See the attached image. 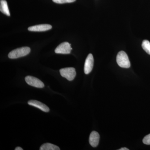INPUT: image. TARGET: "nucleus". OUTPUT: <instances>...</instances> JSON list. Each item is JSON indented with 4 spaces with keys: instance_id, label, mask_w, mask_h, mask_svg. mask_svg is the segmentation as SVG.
Listing matches in <instances>:
<instances>
[{
    "instance_id": "nucleus-1",
    "label": "nucleus",
    "mask_w": 150,
    "mask_h": 150,
    "mask_svg": "<svg viewBox=\"0 0 150 150\" xmlns=\"http://www.w3.org/2000/svg\"><path fill=\"white\" fill-rule=\"evenodd\" d=\"M30 49L28 47H23L18 48L11 51L8 55L9 59H16L23 57L29 54Z\"/></svg>"
},
{
    "instance_id": "nucleus-8",
    "label": "nucleus",
    "mask_w": 150,
    "mask_h": 150,
    "mask_svg": "<svg viewBox=\"0 0 150 150\" xmlns=\"http://www.w3.org/2000/svg\"><path fill=\"white\" fill-rule=\"evenodd\" d=\"M28 105L39 108L45 112H48L50 110L49 108L42 103L36 100H30L28 102Z\"/></svg>"
},
{
    "instance_id": "nucleus-9",
    "label": "nucleus",
    "mask_w": 150,
    "mask_h": 150,
    "mask_svg": "<svg viewBox=\"0 0 150 150\" xmlns=\"http://www.w3.org/2000/svg\"><path fill=\"white\" fill-rule=\"evenodd\" d=\"M99 139L100 136L98 133L96 131H93L90 135L89 142L92 146L96 147L99 144Z\"/></svg>"
},
{
    "instance_id": "nucleus-11",
    "label": "nucleus",
    "mask_w": 150,
    "mask_h": 150,
    "mask_svg": "<svg viewBox=\"0 0 150 150\" xmlns=\"http://www.w3.org/2000/svg\"><path fill=\"white\" fill-rule=\"evenodd\" d=\"M40 150H60L59 147L51 143H45L40 146Z\"/></svg>"
},
{
    "instance_id": "nucleus-12",
    "label": "nucleus",
    "mask_w": 150,
    "mask_h": 150,
    "mask_svg": "<svg viewBox=\"0 0 150 150\" xmlns=\"http://www.w3.org/2000/svg\"><path fill=\"white\" fill-rule=\"evenodd\" d=\"M142 47L148 54L150 55V42L148 40H144L142 42Z\"/></svg>"
},
{
    "instance_id": "nucleus-14",
    "label": "nucleus",
    "mask_w": 150,
    "mask_h": 150,
    "mask_svg": "<svg viewBox=\"0 0 150 150\" xmlns=\"http://www.w3.org/2000/svg\"><path fill=\"white\" fill-rule=\"evenodd\" d=\"M143 142L145 144L150 145V134L147 135L144 138Z\"/></svg>"
},
{
    "instance_id": "nucleus-10",
    "label": "nucleus",
    "mask_w": 150,
    "mask_h": 150,
    "mask_svg": "<svg viewBox=\"0 0 150 150\" xmlns=\"http://www.w3.org/2000/svg\"><path fill=\"white\" fill-rule=\"evenodd\" d=\"M0 11L7 16H10L7 3L6 0H1L0 1Z\"/></svg>"
},
{
    "instance_id": "nucleus-4",
    "label": "nucleus",
    "mask_w": 150,
    "mask_h": 150,
    "mask_svg": "<svg viewBox=\"0 0 150 150\" xmlns=\"http://www.w3.org/2000/svg\"><path fill=\"white\" fill-rule=\"evenodd\" d=\"M25 81L28 84L38 88H43L44 87V83L39 79L32 76H27L25 79Z\"/></svg>"
},
{
    "instance_id": "nucleus-6",
    "label": "nucleus",
    "mask_w": 150,
    "mask_h": 150,
    "mask_svg": "<svg viewBox=\"0 0 150 150\" xmlns=\"http://www.w3.org/2000/svg\"><path fill=\"white\" fill-rule=\"evenodd\" d=\"M94 59L92 54H89L85 62L84 71L86 74H88L92 70L93 68Z\"/></svg>"
},
{
    "instance_id": "nucleus-2",
    "label": "nucleus",
    "mask_w": 150,
    "mask_h": 150,
    "mask_svg": "<svg viewBox=\"0 0 150 150\" xmlns=\"http://www.w3.org/2000/svg\"><path fill=\"white\" fill-rule=\"evenodd\" d=\"M116 62L119 67L128 69L131 66L128 55L124 51H121L117 54Z\"/></svg>"
},
{
    "instance_id": "nucleus-5",
    "label": "nucleus",
    "mask_w": 150,
    "mask_h": 150,
    "mask_svg": "<svg viewBox=\"0 0 150 150\" xmlns=\"http://www.w3.org/2000/svg\"><path fill=\"white\" fill-rule=\"evenodd\" d=\"M72 48L71 47L70 43L67 42H63L55 49V52L56 54H69Z\"/></svg>"
},
{
    "instance_id": "nucleus-7",
    "label": "nucleus",
    "mask_w": 150,
    "mask_h": 150,
    "mask_svg": "<svg viewBox=\"0 0 150 150\" xmlns=\"http://www.w3.org/2000/svg\"><path fill=\"white\" fill-rule=\"evenodd\" d=\"M52 28V26L50 25L43 24L38 25L28 28V29L29 31L34 32H42L47 31Z\"/></svg>"
},
{
    "instance_id": "nucleus-13",
    "label": "nucleus",
    "mask_w": 150,
    "mask_h": 150,
    "mask_svg": "<svg viewBox=\"0 0 150 150\" xmlns=\"http://www.w3.org/2000/svg\"><path fill=\"white\" fill-rule=\"evenodd\" d=\"M54 3L57 4H63L65 3H70L74 2L76 0H52Z\"/></svg>"
},
{
    "instance_id": "nucleus-15",
    "label": "nucleus",
    "mask_w": 150,
    "mask_h": 150,
    "mask_svg": "<svg viewBox=\"0 0 150 150\" xmlns=\"http://www.w3.org/2000/svg\"><path fill=\"white\" fill-rule=\"evenodd\" d=\"M15 150H23V149L22 148L20 147H17L15 149Z\"/></svg>"
},
{
    "instance_id": "nucleus-3",
    "label": "nucleus",
    "mask_w": 150,
    "mask_h": 150,
    "mask_svg": "<svg viewBox=\"0 0 150 150\" xmlns=\"http://www.w3.org/2000/svg\"><path fill=\"white\" fill-rule=\"evenodd\" d=\"M61 76L69 81L73 80L76 76V70L74 68H64L60 70Z\"/></svg>"
},
{
    "instance_id": "nucleus-16",
    "label": "nucleus",
    "mask_w": 150,
    "mask_h": 150,
    "mask_svg": "<svg viewBox=\"0 0 150 150\" xmlns=\"http://www.w3.org/2000/svg\"><path fill=\"white\" fill-rule=\"evenodd\" d=\"M129 149H127L126 148H122L120 149L119 150H129Z\"/></svg>"
}]
</instances>
